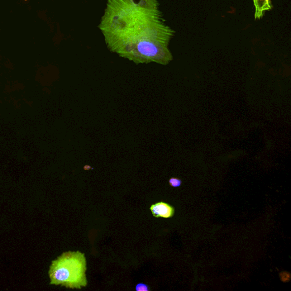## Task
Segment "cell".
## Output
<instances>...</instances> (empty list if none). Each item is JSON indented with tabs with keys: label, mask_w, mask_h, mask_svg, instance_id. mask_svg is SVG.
<instances>
[{
	"label": "cell",
	"mask_w": 291,
	"mask_h": 291,
	"mask_svg": "<svg viewBox=\"0 0 291 291\" xmlns=\"http://www.w3.org/2000/svg\"><path fill=\"white\" fill-rule=\"evenodd\" d=\"M159 6L158 0H107L98 27L108 50L136 64H169L175 31Z\"/></svg>",
	"instance_id": "6da1fadb"
},
{
	"label": "cell",
	"mask_w": 291,
	"mask_h": 291,
	"mask_svg": "<svg viewBox=\"0 0 291 291\" xmlns=\"http://www.w3.org/2000/svg\"><path fill=\"white\" fill-rule=\"evenodd\" d=\"M87 261L79 251L65 252L52 261L49 274L50 284L71 289H81L88 284L85 272Z\"/></svg>",
	"instance_id": "7a4b0ae2"
},
{
	"label": "cell",
	"mask_w": 291,
	"mask_h": 291,
	"mask_svg": "<svg viewBox=\"0 0 291 291\" xmlns=\"http://www.w3.org/2000/svg\"><path fill=\"white\" fill-rule=\"evenodd\" d=\"M150 210L153 216L156 218H169L173 217L175 213L174 208L164 202L152 205Z\"/></svg>",
	"instance_id": "3957f363"
},
{
	"label": "cell",
	"mask_w": 291,
	"mask_h": 291,
	"mask_svg": "<svg viewBox=\"0 0 291 291\" xmlns=\"http://www.w3.org/2000/svg\"><path fill=\"white\" fill-rule=\"evenodd\" d=\"M255 7V19L260 20L266 11L272 9L271 0H253Z\"/></svg>",
	"instance_id": "277c9868"
},
{
	"label": "cell",
	"mask_w": 291,
	"mask_h": 291,
	"mask_svg": "<svg viewBox=\"0 0 291 291\" xmlns=\"http://www.w3.org/2000/svg\"><path fill=\"white\" fill-rule=\"evenodd\" d=\"M169 183L172 187H178L182 184V181L178 178H173L170 179Z\"/></svg>",
	"instance_id": "5b68a950"
},
{
	"label": "cell",
	"mask_w": 291,
	"mask_h": 291,
	"mask_svg": "<svg viewBox=\"0 0 291 291\" xmlns=\"http://www.w3.org/2000/svg\"><path fill=\"white\" fill-rule=\"evenodd\" d=\"M136 289L137 291H149V286L144 283H139L136 285Z\"/></svg>",
	"instance_id": "8992f818"
},
{
	"label": "cell",
	"mask_w": 291,
	"mask_h": 291,
	"mask_svg": "<svg viewBox=\"0 0 291 291\" xmlns=\"http://www.w3.org/2000/svg\"><path fill=\"white\" fill-rule=\"evenodd\" d=\"M280 276L281 280L284 283L287 282L290 279V275L287 272H282V273H280Z\"/></svg>",
	"instance_id": "52a82bcc"
},
{
	"label": "cell",
	"mask_w": 291,
	"mask_h": 291,
	"mask_svg": "<svg viewBox=\"0 0 291 291\" xmlns=\"http://www.w3.org/2000/svg\"><path fill=\"white\" fill-rule=\"evenodd\" d=\"M25 1H27V0H25Z\"/></svg>",
	"instance_id": "ba28073f"
}]
</instances>
